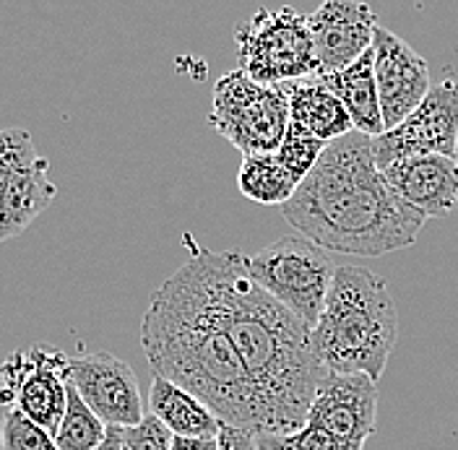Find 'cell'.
Listing matches in <instances>:
<instances>
[{
	"mask_svg": "<svg viewBox=\"0 0 458 450\" xmlns=\"http://www.w3.org/2000/svg\"><path fill=\"white\" fill-rule=\"evenodd\" d=\"M237 188L240 193L263 206H284L300 183L294 174L279 162L276 154H256L245 157L237 172Z\"/></svg>",
	"mask_w": 458,
	"mask_h": 450,
	"instance_id": "19",
	"label": "cell"
},
{
	"mask_svg": "<svg viewBox=\"0 0 458 450\" xmlns=\"http://www.w3.org/2000/svg\"><path fill=\"white\" fill-rule=\"evenodd\" d=\"M377 417V388L368 375H336L320 378L315 391L308 424L331 432L346 446L365 450V443L375 432Z\"/></svg>",
	"mask_w": 458,
	"mask_h": 450,
	"instance_id": "13",
	"label": "cell"
},
{
	"mask_svg": "<svg viewBox=\"0 0 458 450\" xmlns=\"http://www.w3.org/2000/svg\"><path fill=\"white\" fill-rule=\"evenodd\" d=\"M219 450H256V435L234 429V427H222Z\"/></svg>",
	"mask_w": 458,
	"mask_h": 450,
	"instance_id": "25",
	"label": "cell"
},
{
	"mask_svg": "<svg viewBox=\"0 0 458 450\" xmlns=\"http://www.w3.org/2000/svg\"><path fill=\"white\" fill-rule=\"evenodd\" d=\"M71 383L107 427H133L146 417L133 367L110 352L71 357Z\"/></svg>",
	"mask_w": 458,
	"mask_h": 450,
	"instance_id": "11",
	"label": "cell"
},
{
	"mask_svg": "<svg viewBox=\"0 0 458 450\" xmlns=\"http://www.w3.org/2000/svg\"><path fill=\"white\" fill-rule=\"evenodd\" d=\"M97 450H120V427H107V437Z\"/></svg>",
	"mask_w": 458,
	"mask_h": 450,
	"instance_id": "28",
	"label": "cell"
},
{
	"mask_svg": "<svg viewBox=\"0 0 458 450\" xmlns=\"http://www.w3.org/2000/svg\"><path fill=\"white\" fill-rule=\"evenodd\" d=\"M141 344L154 375L203 401L225 427L260 435L256 391L225 326L216 250L193 248L143 315Z\"/></svg>",
	"mask_w": 458,
	"mask_h": 450,
	"instance_id": "1",
	"label": "cell"
},
{
	"mask_svg": "<svg viewBox=\"0 0 458 450\" xmlns=\"http://www.w3.org/2000/svg\"><path fill=\"white\" fill-rule=\"evenodd\" d=\"M172 450H219V437H172Z\"/></svg>",
	"mask_w": 458,
	"mask_h": 450,
	"instance_id": "27",
	"label": "cell"
},
{
	"mask_svg": "<svg viewBox=\"0 0 458 450\" xmlns=\"http://www.w3.org/2000/svg\"><path fill=\"white\" fill-rule=\"evenodd\" d=\"M216 279L227 334L256 391L260 435L300 432L326 375L310 328L250 279L240 250L216 253Z\"/></svg>",
	"mask_w": 458,
	"mask_h": 450,
	"instance_id": "3",
	"label": "cell"
},
{
	"mask_svg": "<svg viewBox=\"0 0 458 450\" xmlns=\"http://www.w3.org/2000/svg\"><path fill=\"white\" fill-rule=\"evenodd\" d=\"M240 71L256 84L284 86L318 73L308 16L294 8H260L234 31Z\"/></svg>",
	"mask_w": 458,
	"mask_h": 450,
	"instance_id": "5",
	"label": "cell"
},
{
	"mask_svg": "<svg viewBox=\"0 0 458 450\" xmlns=\"http://www.w3.org/2000/svg\"><path fill=\"white\" fill-rule=\"evenodd\" d=\"M172 435L151 412L133 427H120V450H172Z\"/></svg>",
	"mask_w": 458,
	"mask_h": 450,
	"instance_id": "23",
	"label": "cell"
},
{
	"mask_svg": "<svg viewBox=\"0 0 458 450\" xmlns=\"http://www.w3.org/2000/svg\"><path fill=\"white\" fill-rule=\"evenodd\" d=\"M372 65L383 123L386 131H391L414 113L429 94V65L425 57L409 47V42L383 27H375L372 34Z\"/></svg>",
	"mask_w": 458,
	"mask_h": 450,
	"instance_id": "12",
	"label": "cell"
},
{
	"mask_svg": "<svg viewBox=\"0 0 458 450\" xmlns=\"http://www.w3.org/2000/svg\"><path fill=\"white\" fill-rule=\"evenodd\" d=\"M0 450H60L55 437L29 422L16 409H8L0 427Z\"/></svg>",
	"mask_w": 458,
	"mask_h": 450,
	"instance_id": "22",
	"label": "cell"
},
{
	"mask_svg": "<svg viewBox=\"0 0 458 450\" xmlns=\"http://www.w3.org/2000/svg\"><path fill=\"white\" fill-rule=\"evenodd\" d=\"M386 185L425 219L448 217L458 203L456 157H406L380 169Z\"/></svg>",
	"mask_w": 458,
	"mask_h": 450,
	"instance_id": "15",
	"label": "cell"
},
{
	"mask_svg": "<svg viewBox=\"0 0 458 450\" xmlns=\"http://www.w3.org/2000/svg\"><path fill=\"white\" fill-rule=\"evenodd\" d=\"M334 91V97L344 105V110L352 117V125L357 133H365L370 139H377L386 133L380 97L375 84V65H372V47L354 60L349 68L336 73H320L315 76Z\"/></svg>",
	"mask_w": 458,
	"mask_h": 450,
	"instance_id": "16",
	"label": "cell"
},
{
	"mask_svg": "<svg viewBox=\"0 0 458 450\" xmlns=\"http://www.w3.org/2000/svg\"><path fill=\"white\" fill-rule=\"evenodd\" d=\"M284 91L289 97V117L305 125L320 141L331 143L354 131L349 113L320 79L310 76L292 81L284 84Z\"/></svg>",
	"mask_w": 458,
	"mask_h": 450,
	"instance_id": "18",
	"label": "cell"
},
{
	"mask_svg": "<svg viewBox=\"0 0 458 450\" xmlns=\"http://www.w3.org/2000/svg\"><path fill=\"white\" fill-rule=\"evenodd\" d=\"M328 143L320 141L318 136H313L305 125H300L297 120L289 117V125H286L284 139H282V146L276 149V157L279 162L284 165L297 183H302L313 167L318 165L320 154L326 151Z\"/></svg>",
	"mask_w": 458,
	"mask_h": 450,
	"instance_id": "21",
	"label": "cell"
},
{
	"mask_svg": "<svg viewBox=\"0 0 458 450\" xmlns=\"http://www.w3.org/2000/svg\"><path fill=\"white\" fill-rule=\"evenodd\" d=\"M458 146V79H443L432 84L422 105L401 125L372 139V154L377 169L388 167L406 157H456Z\"/></svg>",
	"mask_w": 458,
	"mask_h": 450,
	"instance_id": "10",
	"label": "cell"
},
{
	"mask_svg": "<svg viewBox=\"0 0 458 450\" xmlns=\"http://www.w3.org/2000/svg\"><path fill=\"white\" fill-rule=\"evenodd\" d=\"M456 162H458V146H456Z\"/></svg>",
	"mask_w": 458,
	"mask_h": 450,
	"instance_id": "29",
	"label": "cell"
},
{
	"mask_svg": "<svg viewBox=\"0 0 458 450\" xmlns=\"http://www.w3.org/2000/svg\"><path fill=\"white\" fill-rule=\"evenodd\" d=\"M313 34L318 73H336L349 68L354 60L372 47L375 13L360 0H326L308 16Z\"/></svg>",
	"mask_w": 458,
	"mask_h": 450,
	"instance_id": "14",
	"label": "cell"
},
{
	"mask_svg": "<svg viewBox=\"0 0 458 450\" xmlns=\"http://www.w3.org/2000/svg\"><path fill=\"white\" fill-rule=\"evenodd\" d=\"M208 120L245 157L276 154L289 125V97L284 86L256 84L237 68L214 86Z\"/></svg>",
	"mask_w": 458,
	"mask_h": 450,
	"instance_id": "7",
	"label": "cell"
},
{
	"mask_svg": "<svg viewBox=\"0 0 458 450\" xmlns=\"http://www.w3.org/2000/svg\"><path fill=\"white\" fill-rule=\"evenodd\" d=\"M282 214L297 234L326 253L365 258L414 245L428 222L386 185L375 165L372 139L357 131L326 146Z\"/></svg>",
	"mask_w": 458,
	"mask_h": 450,
	"instance_id": "2",
	"label": "cell"
},
{
	"mask_svg": "<svg viewBox=\"0 0 458 450\" xmlns=\"http://www.w3.org/2000/svg\"><path fill=\"white\" fill-rule=\"evenodd\" d=\"M256 450H297L294 435H256Z\"/></svg>",
	"mask_w": 458,
	"mask_h": 450,
	"instance_id": "26",
	"label": "cell"
},
{
	"mask_svg": "<svg viewBox=\"0 0 458 450\" xmlns=\"http://www.w3.org/2000/svg\"><path fill=\"white\" fill-rule=\"evenodd\" d=\"M57 196L50 162L27 128H0V242L24 234Z\"/></svg>",
	"mask_w": 458,
	"mask_h": 450,
	"instance_id": "9",
	"label": "cell"
},
{
	"mask_svg": "<svg viewBox=\"0 0 458 450\" xmlns=\"http://www.w3.org/2000/svg\"><path fill=\"white\" fill-rule=\"evenodd\" d=\"M148 409L174 437H219L225 427L203 401L162 375L151 380Z\"/></svg>",
	"mask_w": 458,
	"mask_h": 450,
	"instance_id": "17",
	"label": "cell"
},
{
	"mask_svg": "<svg viewBox=\"0 0 458 450\" xmlns=\"http://www.w3.org/2000/svg\"><path fill=\"white\" fill-rule=\"evenodd\" d=\"M250 279L313 331L326 308L336 266L331 255L302 234H289L248 255Z\"/></svg>",
	"mask_w": 458,
	"mask_h": 450,
	"instance_id": "6",
	"label": "cell"
},
{
	"mask_svg": "<svg viewBox=\"0 0 458 450\" xmlns=\"http://www.w3.org/2000/svg\"><path fill=\"white\" fill-rule=\"evenodd\" d=\"M107 437V424L102 422L79 395L76 386L68 383V406L57 427L55 443L60 450H97Z\"/></svg>",
	"mask_w": 458,
	"mask_h": 450,
	"instance_id": "20",
	"label": "cell"
},
{
	"mask_svg": "<svg viewBox=\"0 0 458 450\" xmlns=\"http://www.w3.org/2000/svg\"><path fill=\"white\" fill-rule=\"evenodd\" d=\"M71 357L50 344L11 352L0 365V406L16 409L53 437L68 406Z\"/></svg>",
	"mask_w": 458,
	"mask_h": 450,
	"instance_id": "8",
	"label": "cell"
},
{
	"mask_svg": "<svg viewBox=\"0 0 458 450\" xmlns=\"http://www.w3.org/2000/svg\"><path fill=\"white\" fill-rule=\"evenodd\" d=\"M294 443H297V450H357L346 446L339 437H334L331 432L310 427V424H305L300 432H294Z\"/></svg>",
	"mask_w": 458,
	"mask_h": 450,
	"instance_id": "24",
	"label": "cell"
},
{
	"mask_svg": "<svg viewBox=\"0 0 458 450\" xmlns=\"http://www.w3.org/2000/svg\"><path fill=\"white\" fill-rule=\"evenodd\" d=\"M310 338L328 372L377 380L399 338V310L386 279L362 266H336Z\"/></svg>",
	"mask_w": 458,
	"mask_h": 450,
	"instance_id": "4",
	"label": "cell"
}]
</instances>
